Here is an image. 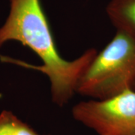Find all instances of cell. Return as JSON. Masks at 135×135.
Wrapping results in <instances>:
<instances>
[{
    "mask_svg": "<svg viewBox=\"0 0 135 135\" xmlns=\"http://www.w3.org/2000/svg\"><path fill=\"white\" fill-rule=\"evenodd\" d=\"M9 41L28 47L43 65L33 66L5 56H0L1 59L45 74L51 84L52 99L59 106L72 98L79 80L97 54L96 50L92 48L73 61L63 59L57 50L40 0H11L9 15L0 28V47Z\"/></svg>",
    "mask_w": 135,
    "mask_h": 135,
    "instance_id": "1",
    "label": "cell"
},
{
    "mask_svg": "<svg viewBox=\"0 0 135 135\" xmlns=\"http://www.w3.org/2000/svg\"><path fill=\"white\" fill-rule=\"evenodd\" d=\"M0 135L39 134L11 112L4 110L0 113Z\"/></svg>",
    "mask_w": 135,
    "mask_h": 135,
    "instance_id": "5",
    "label": "cell"
},
{
    "mask_svg": "<svg viewBox=\"0 0 135 135\" xmlns=\"http://www.w3.org/2000/svg\"><path fill=\"white\" fill-rule=\"evenodd\" d=\"M107 13L117 31L135 38V0H111Z\"/></svg>",
    "mask_w": 135,
    "mask_h": 135,
    "instance_id": "4",
    "label": "cell"
},
{
    "mask_svg": "<svg viewBox=\"0 0 135 135\" xmlns=\"http://www.w3.org/2000/svg\"><path fill=\"white\" fill-rule=\"evenodd\" d=\"M129 89L135 90V38L116 31L83 74L76 92L104 100Z\"/></svg>",
    "mask_w": 135,
    "mask_h": 135,
    "instance_id": "2",
    "label": "cell"
},
{
    "mask_svg": "<svg viewBox=\"0 0 135 135\" xmlns=\"http://www.w3.org/2000/svg\"><path fill=\"white\" fill-rule=\"evenodd\" d=\"M74 118L100 135H135V90L73 107Z\"/></svg>",
    "mask_w": 135,
    "mask_h": 135,
    "instance_id": "3",
    "label": "cell"
}]
</instances>
